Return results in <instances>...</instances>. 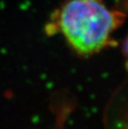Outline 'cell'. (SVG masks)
Returning <instances> with one entry per match:
<instances>
[{
    "mask_svg": "<svg viewBox=\"0 0 128 129\" xmlns=\"http://www.w3.org/2000/svg\"><path fill=\"white\" fill-rule=\"evenodd\" d=\"M118 20L103 0H68L62 8L59 26L73 49L88 55L107 44Z\"/></svg>",
    "mask_w": 128,
    "mask_h": 129,
    "instance_id": "cell-1",
    "label": "cell"
}]
</instances>
